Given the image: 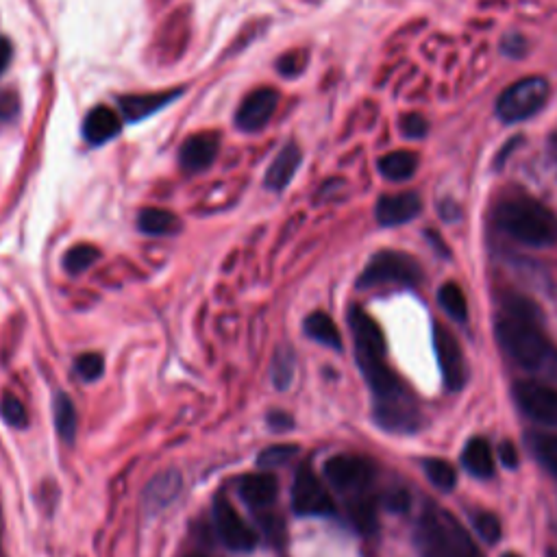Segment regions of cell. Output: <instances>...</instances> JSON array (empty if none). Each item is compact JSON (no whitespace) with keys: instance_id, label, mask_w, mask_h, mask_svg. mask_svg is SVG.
<instances>
[{"instance_id":"cell-1","label":"cell","mask_w":557,"mask_h":557,"mask_svg":"<svg viewBox=\"0 0 557 557\" xmlns=\"http://www.w3.org/2000/svg\"><path fill=\"white\" fill-rule=\"evenodd\" d=\"M534 307L518 301L510 305V314L497 320V338L516 364L531 373H547L557 379V351L534 323Z\"/></svg>"},{"instance_id":"cell-2","label":"cell","mask_w":557,"mask_h":557,"mask_svg":"<svg viewBox=\"0 0 557 557\" xmlns=\"http://www.w3.org/2000/svg\"><path fill=\"white\" fill-rule=\"evenodd\" d=\"M349 323L355 338L357 364H360L364 379L368 381L370 390L375 392L377 401H388L403 394L399 379L386 362V340H383L379 325L360 307L351 309Z\"/></svg>"},{"instance_id":"cell-3","label":"cell","mask_w":557,"mask_h":557,"mask_svg":"<svg viewBox=\"0 0 557 557\" xmlns=\"http://www.w3.org/2000/svg\"><path fill=\"white\" fill-rule=\"evenodd\" d=\"M499 227L527 246H551L557 242V218L534 198H514L499 207Z\"/></svg>"},{"instance_id":"cell-4","label":"cell","mask_w":557,"mask_h":557,"mask_svg":"<svg viewBox=\"0 0 557 557\" xmlns=\"http://www.w3.org/2000/svg\"><path fill=\"white\" fill-rule=\"evenodd\" d=\"M423 272L410 255L381 251L366 264L362 277L357 279V288L368 290L377 286H414Z\"/></svg>"},{"instance_id":"cell-5","label":"cell","mask_w":557,"mask_h":557,"mask_svg":"<svg viewBox=\"0 0 557 557\" xmlns=\"http://www.w3.org/2000/svg\"><path fill=\"white\" fill-rule=\"evenodd\" d=\"M549 98V83L542 77H527L507 88L497 103V114L507 125H516L542 109Z\"/></svg>"},{"instance_id":"cell-6","label":"cell","mask_w":557,"mask_h":557,"mask_svg":"<svg viewBox=\"0 0 557 557\" xmlns=\"http://www.w3.org/2000/svg\"><path fill=\"white\" fill-rule=\"evenodd\" d=\"M460 523L451 516L427 512L418 525V547L423 557H455Z\"/></svg>"},{"instance_id":"cell-7","label":"cell","mask_w":557,"mask_h":557,"mask_svg":"<svg viewBox=\"0 0 557 557\" xmlns=\"http://www.w3.org/2000/svg\"><path fill=\"white\" fill-rule=\"evenodd\" d=\"M292 510L299 516H331L336 512L331 494L309 466H301L294 475Z\"/></svg>"},{"instance_id":"cell-8","label":"cell","mask_w":557,"mask_h":557,"mask_svg":"<svg viewBox=\"0 0 557 557\" xmlns=\"http://www.w3.org/2000/svg\"><path fill=\"white\" fill-rule=\"evenodd\" d=\"M214 525L220 542L227 549L238 553H249L257 547V531L244 521L238 510L225 499H214Z\"/></svg>"},{"instance_id":"cell-9","label":"cell","mask_w":557,"mask_h":557,"mask_svg":"<svg viewBox=\"0 0 557 557\" xmlns=\"http://www.w3.org/2000/svg\"><path fill=\"white\" fill-rule=\"evenodd\" d=\"M325 477L342 492H364L375 479V464L360 455H333L325 464Z\"/></svg>"},{"instance_id":"cell-10","label":"cell","mask_w":557,"mask_h":557,"mask_svg":"<svg viewBox=\"0 0 557 557\" xmlns=\"http://www.w3.org/2000/svg\"><path fill=\"white\" fill-rule=\"evenodd\" d=\"M518 407L540 425L557 427V390L540 381H518L514 386Z\"/></svg>"},{"instance_id":"cell-11","label":"cell","mask_w":557,"mask_h":557,"mask_svg":"<svg viewBox=\"0 0 557 557\" xmlns=\"http://www.w3.org/2000/svg\"><path fill=\"white\" fill-rule=\"evenodd\" d=\"M433 346H436L444 386L451 392H460L466 386V362L460 342L447 327L436 325L433 327Z\"/></svg>"},{"instance_id":"cell-12","label":"cell","mask_w":557,"mask_h":557,"mask_svg":"<svg viewBox=\"0 0 557 557\" xmlns=\"http://www.w3.org/2000/svg\"><path fill=\"white\" fill-rule=\"evenodd\" d=\"M277 105H279L277 90L259 88L244 98V103L238 109V116H235V125L249 133L264 129L272 120V116H275Z\"/></svg>"},{"instance_id":"cell-13","label":"cell","mask_w":557,"mask_h":557,"mask_svg":"<svg viewBox=\"0 0 557 557\" xmlns=\"http://www.w3.org/2000/svg\"><path fill=\"white\" fill-rule=\"evenodd\" d=\"M420 209H423V201L414 192L388 194L377 201L375 216L381 227H399L414 220L420 214Z\"/></svg>"},{"instance_id":"cell-14","label":"cell","mask_w":557,"mask_h":557,"mask_svg":"<svg viewBox=\"0 0 557 557\" xmlns=\"http://www.w3.org/2000/svg\"><path fill=\"white\" fill-rule=\"evenodd\" d=\"M220 148V138L216 133H198L185 140L181 146V166L185 172H203L216 162Z\"/></svg>"},{"instance_id":"cell-15","label":"cell","mask_w":557,"mask_h":557,"mask_svg":"<svg viewBox=\"0 0 557 557\" xmlns=\"http://www.w3.org/2000/svg\"><path fill=\"white\" fill-rule=\"evenodd\" d=\"M238 492L246 505L255 507V510H264V507H270L277 501L279 481L275 475H270V473L246 475L240 479Z\"/></svg>"},{"instance_id":"cell-16","label":"cell","mask_w":557,"mask_h":557,"mask_svg":"<svg viewBox=\"0 0 557 557\" xmlns=\"http://www.w3.org/2000/svg\"><path fill=\"white\" fill-rule=\"evenodd\" d=\"M183 488V479L177 473V470H166V473L157 475L151 484H148L146 492H144V503H146V510L151 514H157L166 510V507L177 501L179 492Z\"/></svg>"},{"instance_id":"cell-17","label":"cell","mask_w":557,"mask_h":557,"mask_svg":"<svg viewBox=\"0 0 557 557\" xmlns=\"http://www.w3.org/2000/svg\"><path fill=\"white\" fill-rule=\"evenodd\" d=\"M122 129V122L118 118V114L111 107L101 105V107H94L88 118L83 122V135L85 140L94 146H101L109 140H114L116 135Z\"/></svg>"},{"instance_id":"cell-18","label":"cell","mask_w":557,"mask_h":557,"mask_svg":"<svg viewBox=\"0 0 557 557\" xmlns=\"http://www.w3.org/2000/svg\"><path fill=\"white\" fill-rule=\"evenodd\" d=\"M301 166V151L296 144H288L283 151L275 157V162L270 164L266 172V188L281 192L286 185L294 179L296 170Z\"/></svg>"},{"instance_id":"cell-19","label":"cell","mask_w":557,"mask_h":557,"mask_svg":"<svg viewBox=\"0 0 557 557\" xmlns=\"http://www.w3.org/2000/svg\"><path fill=\"white\" fill-rule=\"evenodd\" d=\"M179 96L177 92H157V94H138V96H125L120 98V109L127 120L138 122L146 116L155 114L157 109L166 107L170 101H175Z\"/></svg>"},{"instance_id":"cell-20","label":"cell","mask_w":557,"mask_h":557,"mask_svg":"<svg viewBox=\"0 0 557 557\" xmlns=\"http://www.w3.org/2000/svg\"><path fill=\"white\" fill-rule=\"evenodd\" d=\"M462 464L470 475L488 479L494 475V453L486 438H470L462 451Z\"/></svg>"},{"instance_id":"cell-21","label":"cell","mask_w":557,"mask_h":557,"mask_svg":"<svg viewBox=\"0 0 557 557\" xmlns=\"http://www.w3.org/2000/svg\"><path fill=\"white\" fill-rule=\"evenodd\" d=\"M53 418L59 438L66 444H74L79 433V414L77 407H74L72 399L66 392H55L53 399Z\"/></svg>"},{"instance_id":"cell-22","label":"cell","mask_w":557,"mask_h":557,"mask_svg":"<svg viewBox=\"0 0 557 557\" xmlns=\"http://www.w3.org/2000/svg\"><path fill=\"white\" fill-rule=\"evenodd\" d=\"M305 333L309 338L318 344H325L329 349H342V336H340V329L333 323V318L325 312H314L305 318V325H303Z\"/></svg>"},{"instance_id":"cell-23","label":"cell","mask_w":557,"mask_h":557,"mask_svg":"<svg viewBox=\"0 0 557 557\" xmlns=\"http://www.w3.org/2000/svg\"><path fill=\"white\" fill-rule=\"evenodd\" d=\"M138 229L146 235H172L181 229V222L168 209L148 207L138 216Z\"/></svg>"},{"instance_id":"cell-24","label":"cell","mask_w":557,"mask_h":557,"mask_svg":"<svg viewBox=\"0 0 557 557\" xmlns=\"http://www.w3.org/2000/svg\"><path fill=\"white\" fill-rule=\"evenodd\" d=\"M418 168V159L410 151H394L379 159V172L388 181H407L414 177Z\"/></svg>"},{"instance_id":"cell-25","label":"cell","mask_w":557,"mask_h":557,"mask_svg":"<svg viewBox=\"0 0 557 557\" xmlns=\"http://www.w3.org/2000/svg\"><path fill=\"white\" fill-rule=\"evenodd\" d=\"M438 301L444 312H447L457 323H466L468 320V301L464 290L453 281H447L438 292Z\"/></svg>"},{"instance_id":"cell-26","label":"cell","mask_w":557,"mask_h":557,"mask_svg":"<svg viewBox=\"0 0 557 557\" xmlns=\"http://www.w3.org/2000/svg\"><path fill=\"white\" fill-rule=\"evenodd\" d=\"M423 468L431 484L438 490L451 492L457 486V473L447 460H440V457H427L423 462Z\"/></svg>"},{"instance_id":"cell-27","label":"cell","mask_w":557,"mask_h":557,"mask_svg":"<svg viewBox=\"0 0 557 557\" xmlns=\"http://www.w3.org/2000/svg\"><path fill=\"white\" fill-rule=\"evenodd\" d=\"M101 257V251L92 244H77L66 253L64 257V268L68 275H81V272L88 270L96 259Z\"/></svg>"},{"instance_id":"cell-28","label":"cell","mask_w":557,"mask_h":557,"mask_svg":"<svg viewBox=\"0 0 557 557\" xmlns=\"http://www.w3.org/2000/svg\"><path fill=\"white\" fill-rule=\"evenodd\" d=\"M349 516L353 525L364 531V534H370L377 527V507L368 497H362V494H357V499L351 503Z\"/></svg>"},{"instance_id":"cell-29","label":"cell","mask_w":557,"mask_h":557,"mask_svg":"<svg viewBox=\"0 0 557 557\" xmlns=\"http://www.w3.org/2000/svg\"><path fill=\"white\" fill-rule=\"evenodd\" d=\"M531 449H534L544 468L557 477V436H553V433H536V436H531Z\"/></svg>"},{"instance_id":"cell-30","label":"cell","mask_w":557,"mask_h":557,"mask_svg":"<svg viewBox=\"0 0 557 557\" xmlns=\"http://www.w3.org/2000/svg\"><path fill=\"white\" fill-rule=\"evenodd\" d=\"M0 416H3L5 423L14 429L29 427V414L16 394H3V399H0Z\"/></svg>"},{"instance_id":"cell-31","label":"cell","mask_w":557,"mask_h":557,"mask_svg":"<svg viewBox=\"0 0 557 557\" xmlns=\"http://www.w3.org/2000/svg\"><path fill=\"white\" fill-rule=\"evenodd\" d=\"M292 377H294V353L290 349H283L275 355V360H272L270 379L279 390H286L290 388Z\"/></svg>"},{"instance_id":"cell-32","label":"cell","mask_w":557,"mask_h":557,"mask_svg":"<svg viewBox=\"0 0 557 557\" xmlns=\"http://www.w3.org/2000/svg\"><path fill=\"white\" fill-rule=\"evenodd\" d=\"M294 455H299V447L296 444H275V447H268L257 457V464L262 468H275L290 462Z\"/></svg>"},{"instance_id":"cell-33","label":"cell","mask_w":557,"mask_h":557,"mask_svg":"<svg viewBox=\"0 0 557 557\" xmlns=\"http://www.w3.org/2000/svg\"><path fill=\"white\" fill-rule=\"evenodd\" d=\"M74 368H77V373L83 381H96L105 373V360L101 353H83L77 357Z\"/></svg>"},{"instance_id":"cell-34","label":"cell","mask_w":557,"mask_h":557,"mask_svg":"<svg viewBox=\"0 0 557 557\" xmlns=\"http://www.w3.org/2000/svg\"><path fill=\"white\" fill-rule=\"evenodd\" d=\"M475 529H477V534L484 538L488 544H494V542H499L501 540V534H503V529H501V521L494 514L490 512H481L477 518H475Z\"/></svg>"},{"instance_id":"cell-35","label":"cell","mask_w":557,"mask_h":557,"mask_svg":"<svg viewBox=\"0 0 557 557\" xmlns=\"http://www.w3.org/2000/svg\"><path fill=\"white\" fill-rule=\"evenodd\" d=\"M18 96L14 92H0V129L18 116Z\"/></svg>"},{"instance_id":"cell-36","label":"cell","mask_w":557,"mask_h":557,"mask_svg":"<svg viewBox=\"0 0 557 557\" xmlns=\"http://www.w3.org/2000/svg\"><path fill=\"white\" fill-rule=\"evenodd\" d=\"M401 129H403V135L405 138H410V140H420V138H425L427 135V122L423 116H405L403 122H401Z\"/></svg>"},{"instance_id":"cell-37","label":"cell","mask_w":557,"mask_h":557,"mask_svg":"<svg viewBox=\"0 0 557 557\" xmlns=\"http://www.w3.org/2000/svg\"><path fill=\"white\" fill-rule=\"evenodd\" d=\"M303 66H305V57L301 53H288L286 57L279 61L281 74H290V77L296 72H301Z\"/></svg>"},{"instance_id":"cell-38","label":"cell","mask_w":557,"mask_h":557,"mask_svg":"<svg viewBox=\"0 0 557 557\" xmlns=\"http://www.w3.org/2000/svg\"><path fill=\"white\" fill-rule=\"evenodd\" d=\"M501 48H503V55L521 57V55H525V40L521 35H507Z\"/></svg>"},{"instance_id":"cell-39","label":"cell","mask_w":557,"mask_h":557,"mask_svg":"<svg viewBox=\"0 0 557 557\" xmlns=\"http://www.w3.org/2000/svg\"><path fill=\"white\" fill-rule=\"evenodd\" d=\"M268 427L272 431H290L294 427V420L286 412H270L268 414Z\"/></svg>"},{"instance_id":"cell-40","label":"cell","mask_w":557,"mask_h":557,"mask_svg":"<svg viewBox=\"0 0 557 557\" xmlns=\"http://www.w3.org/2000/svg\"><path fill=\"white\" fill-rule=\"evenodd\" d=\"M455 557H481L479 551L475 549V544L470 542V538L466 536V531H460V538H457V549H455Z\"/></svg>"},{"instance_id":"cell-41","label":"cell","mask_w":557,"mask_h":557,"mask_svg":"<svg viewBox=\"0 0 557 557\" xmlns=\"http://www.w3.org/2000/svg\"><path fill=\"white\" fill-rule=\"evenodd\" d=\"M499 457H501V464L505 468H516L518 466V451L512 442H503L499 447Z\"/></svg>"},{"instance_id":"cell-42","label":"cell","mask_w":557,"mask_h":557,"mask_svg":"<svg viewBox=\"0 0 557 557\" xmlns=\"http://www.w3.org/2000/svg\"><path fill=\"white\" fill-rule=\"evenodd\" d=\"M407 505H410V497H407V492L403 490H396L390 494V499H388V507L394 512H405L407 510Z\"/></svg>"},{"instance_id":"cell-43","label":"cell","mask_w":557,"mask_h":557,"mask_svg":"<svg viewBox=\"0 0 557 557\" xmlns=\"http://www.w3.org/2000/svg\"><path fill=\"white\" fill-rule=\"evenodd\" d=\"M11 61V42L7 37H0V77H3Z\"/></svg>"},{"instance_id":"cell-44","label":"cell","mask_w":557,"mask_h":557,"mask_svg":"<svg viewBox=\"0 0 557 557\" xmlns=\"http://www.w3.org/2000/svg\"><path fill=\"white\" fill-rule=\"evenodd\" d=\"M501 557H521L518 553H505V555H501Z\"/></svg>"},{"instance_id":"cell-45","label":"cell","mask_w":557,"mask_h":557,"mask_svg":"<svg viewBox=\"0 0 557 557\" xmlns=\"http://www.w3.org/2000/svg\"><path fill=\"white\" fill-rule=\"evenodd\" d=\"M188 557H203V555H188Z\"/></svg>"}]
</instances>
